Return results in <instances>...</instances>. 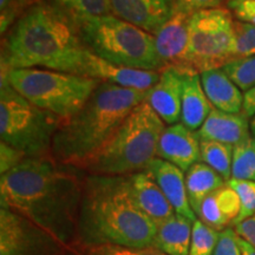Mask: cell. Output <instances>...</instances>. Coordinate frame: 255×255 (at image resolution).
Masks as SVG:
<instances>
[{
	"label": "cell",
	"instance_id": "1",
	"mask_svg": "<svg viewBox=\"0 0 255 255\" xmlns=\"http://www.w3.org/2000/svg\"><path fill=\"white\" fill-rule=\"evenodd\" d=\"M53 158H26L0 177L1 207L25 216L75 248L83 181Z\"/></svg>",
	"mask_w": 255,
	"mask_h": 255
},
{
	"label": "cell",
	"instance_id": "2",
	"mask_svg": "<svg viewBox=\"0 0 255 255\" xmlns=\"http://www.w3.org/2000/svg\"><path fill=\"white\" fill-rule=\"evenodd\" d=\"M88 50L72 14L60 5L38 1L2 40L1 71L37 68L83 76Z\"/></svg>",
	"mask_w": 255,
	"mask_h": 255
},
{
	"label": "cell",
	"instance_id": "3",
	"mask_svg": "<svg viewBox=\"0 0 255 255\" xmlns=\"http://www.w3.org/2000/svg\"><path fill=\"white\" fill-rule=\"evenodd\" d=\"M155 232L156 223L133 202L127 176H84L75 250L107 245L149 247Z\"/></svg>",
	"mask_w": 255,
	"mask_h": 255
},
{
	"label": "cell",
	"instance_id": "4",
	"mask_svg": "<svg viewBox=\"0 0 255 255\" xmlns=\"http://www.w3.org/2000/svg\"><path fill=\"white\" fill-rule=\"evenodd\" d=\"M146 92L101 82L84 107L60 124L52 143V157L81 168L119 130L130 113L146 100Z\"/></svg>",
	"mask_w": 255,
	"mask_h": 255
},
{
	"label": "cell",
	"instance_id": "5",
	"mask_svg": "<svg viewBox=\"0 0 255 255\" xmlns=\"http://www.w3.org/2000/svg\"><path fill=\"white\" fill-rule=\"evenodd\" d=\"M165 123L143 102L130 113L110 141L79 169L89 174L128 176L148 168L157 155Z\"/></svg>",
	"mask_w": 255,
	"mask_h": 255
},
{
	"label": "cell",
	"instance_id": "6",
	"mask_svg": "<svg viewBox=\"0 0 255 255\" xmlns=\"http://www.w3.org/2000/svg\"><path fill=\"white\" fill-rule=\"evenodd\" d=\"M83 41L95 55L127 68L161 71L154 34L114 14L75 17Z\"/></svg>",
	"mask_w": 255,
	"mask_h": 255
},
{
	"label": "cell",
	"instance_id": "7",
	"mask_svg": "<svg viewBox=\"0 0 255 255\" xmlns=\"http://www.w3.org/2000/svg\"><path fill=\"white\" fill-rule=\"evenodd\" d=\"M1 78L34 107L55 115L62 123L77 114L101 84L87 76L37 68L1 71Z\"/></svg>",
	"mask_w": 255,
	"mask_h": 255
},
{
	"label": "cell",
	"instance_id": "8",
	"mask_svg": "<svg viewBox=\"0 0 255 255\" xmlns=\"http://www.w3.org/2000/svg\"><path fill=\"white\" fill-rule=\"evenodd\" d=\"M62 121L34 107L6 79L0 87V137L27 158H53L52 143Z\"/></svg>",
	"mask_w": 255,
	"mask_h": 255
},
{
	"label": "cell",
	"instance_id": "9",
	"mask_svg": "<svg viewBox=\"0 0 255 255\" xmlns=\"http://www.w3.org/2000/svg\"><path fill=\"white\" fill-rule=\"evenodd\" d=\"M233 25L227 8H208L191 14L184 69L201 75L232 63Z\"/></svg>",
	"mask_w": 255,
	"mask_h": 255
},
{
	"label": "cell",
	"instance_id": "10",
	"mask_svg": "<svg viewBox=\"0 0 255 255\" xmlns=\"http://www.w3.org/2000/svg\"><path fill=\"white\" fill-rule=\"evenodd\" d=\"M70 250L25 216L0 208V255H65Z\"/></svg>",
	"mask_w": 255,
	"mask_h": 255
},
{
	"label": "cell",
	"instance_id": "11",
	"mask_svg": "<svg viewBox=\"0 0 255 255\" xmlns=\"http://www.w3.org/2000/svg\"><path fill=\"white\" fill-rule=\"evenodd\" d=\"M83 76L116 87L148 91L159 78V71L127 68L105 60L88 50L83 66Z\"/></svg>",
	"mask_w": 255,
	"mask_h": 255
},
{
	"label": "cell",
	"instance_id": "12",
	"mask_svg": "<svg viewBox=\"0 0 255 255\" xmlns=\"http://www.w3.org/2000/svg\"><path fill=\"white\" fill-rule=\"evenodd\" d=\"M186 72L191 71L167 66L159 71L157 83L146 92L145 102L168 126L181 121V102Z\"/></svg>",
	"mask_w": 255,
	"mask_h": 255
},
{
	"label": "cell",
	"instance_id": "13",
	"mask_svg": "<svg viewBox=\"0 0 255 255\" xmlns=\"http://www.w3.org/2000/svg\"><path fill=\"white\" fill-rule=\"evenodd\" d=\"M113 14L155 34L173 17L175 0H110Z\"/></svg>",
	"mask_w": 255,
	"mask_h": 255
},
{
	"label": "cell",
	"instance_id": "14",
	"mask_svg": "<svg viewBox=\"0 0 255 255\" xmlns=\"http://www.w3.org/2000/svg\"><path fill=\"white\" fill-rule=\"evenodd\" d=\"M156 157L187 171L200 162V137L182 123L165 127L159 137Z\"/></svg>",
	"mask_w": 255,
	"mask_h": 255
},
{
	"label": "cell",
	"instance_id": "15",
	"mask_svg": "<svg viewBox=\"0 0 255 255\" xmlns=\"http://www.w3.org/2000/svg\"><path fill=\"white\" fill-rule=\"evenodd\" d=\"M190 15L175 9L173 17L154 34L156 51L165 68L175 66L186 70L184 62L189 43Z\"/></svg>",
	"mask_w": 255,
	"mask_h": 255
},
{
	"label": "cell",
	"instance_id": "16",
	"mask_svg": "<svg viewBox=\"0 0 255 255\" xmlns=\"http://www.w3.org/2000/svg\"><path fill=\"white\" fill-rule=\"evenodd\" d=\"M145 170L154 177L175 213L195 222L197 216L191 209L188 200L184 171L170 162L158 157L152 159Z\"/></svg>",
	"mask_w": 255,
	"mask_h": 255
},
{
	"label": "cell",
	"instance_id": "17",
	"mask_svg": "<svg viewBox=\"0 0 255 255\" xmlns=\"http://www.w3.org/2000/svg\"><path fill=\"white\" fill-rule=\"evenodd\" d=\"M127 180L133 202L155 223L175 214V210L163 191L148 171L143 170L128 175Z\"/></svg>",
	"mask_w": 255,
	"mask_h": 255
},
{
	"label": "cell",
	"instance_id": "18",
	"mask_svg": "<svg viewBox=\"0 0 255 255\" xmlns=\"http://www.w3.org/2000/svg\"><path fill=\"white\" fill-rule=\"evenodd\" d=\"M196 132L202 139H212L233 146L252 136L250 119L244 113L228 114L214 108Z\"/></svg>",
	"mask_w": 255,
	"mask_h": 255
},
{
	"label": "cell",
	"instance_id": "19",
	"mask_svg": "<svg viewBox=\"0 0 255 255\" xmlns=\"http://www.w3.org/2000/svg\"><path fill=\"white\" fill-rule=\"evenodd\" d=\"M240 208L241 203L237 191L226 183L203 200L196 216L210 228L222 232L229 228L228 226H234Z\"/></svg>",
	"mask_w": 255,
	"mask_h": 255
},
{
	"label": "cell",
	"instance_id": "20",
	"mask_svg": "<svg viewBox=\"0 0 255 255\" xmlns=\"http://www.w3.org/2000/svg\"><path fill=\"white\" fill-rule=\"evenodd\" d=\"M203 90L214 109L228 114H240L244 108V94L223 69L201 73Z\"/></svg>",
	"mask_w": 255,
	"mask_h": 255
},
{
	"label": "cell",
	"instance_id": "21",
	"mask_svg": "<svg viewBox=\"0 0 255 255\" xmlns=\"http://www.w3.org/2000/svg\"><path fill=\"white\" fill-rule=\"evenodd\" d=\"M212 109L213 105L203 90L200 73L186 72L181 102V123L193 131H197Z\"/></svg>",
	"mask_w": 255,
	"mask_h": 255
},
{
	"label": "cell",
	"instance_id": "22",
	"mask_svg": "<svg viewBox=\"0 0 255 255\" xmlns=\"http://www.w3.org/2000/svg\"><path fill=\"white\" fill-rule=\"evenodd\" d=\"M193 223L177 213L156 223L152 246L167 255H189Z\"/></svg>",
	"mask_w": 255,
	"mask_h": 255
},
{
	"label": "cell",
	"instance_id": "23",
	"mask_svg": "<svg viewBox=\"0 0 255 255\" xmlns=\"http://www.w3.org/2000/svg\"><path fill=\"white\" fill-rule=\"evenodd\" d=\"M227 181L218 171L203 162H197L186 171V187L191 209L197 213L201 203L213 191L218 190Z\"/></svg>",
	"mask_w": 255,
	"mask_h": 255
},
{
	"label": "cell",
	"instance_id": "24",
	"mask_svg": "<svg viewBox=\"0 0 255 255\" xmlns=\"http://www.w3.org/2000/svg\"><path fill=\"white\" fill-rule=\"evenodd\" d=\"M233 149V145L200 138V161L218 171L226 181H229L232 178Z\"/></svg>",
	"mask_w": 255,
	"mask_h": 255
},
{
	"label": "cell",
	"instance_id": "25",
	"mask_svg": "<svg viewBox=\"0 0 255 255\" xmlns=\"http://www.w3.org/2000/svg\"><path fill=\"white\" fill-rule=\"evenodd\" d=\"M232 178L255 181V137L253 135L234 145Z\"/></svg>",
	"mask_w": 255,
	"mask_h": 255
},
{
	"label": "cell",
	"instance_id": "26",
	"mask_svg": "<svg viewBox=\"0 0 255 255\" xmlns=\"http://www.w3.org/2000/svg\"><path fill=\"white\" fill-rule=\"evenodd\" d=\"M255 56V25L234 20L233 25V62Z\"/></svg>",
	"mask_w": 255,
	"mask_h": 255
},
{
	"label": "cell",
	"instance_id": "27",
	"mask_svg": "<svg viewBox=\"0 0 255 255\" xmlns=\"http://www.w3.org/2000/svg\"><path fill=\"white\" fill-rule=\"evenodd\" d=\"M220 238V232L210 228L199 219L193 223L189 255H213Z\"/></svg>",
	"mask_w": 255,
	"mask_h": 255
},
{
	"label": "cell",
	"instance_id": "28",
	"mask_svg": "<svg viewBox=\"0 0 255 255\" xmlns=\"http://www.w3.org/2000/svg\"><path fill=\"white\" fill-rule=\"evenodd\" d=\"M57 2L75 17H102L113 14L110 0H57Z\"/></svg>",
	"mask_w": 255,
	"mask_h": 255
},
{
	"label": "cell",
	"instance_id": "29",
	"mask_svg": "<svg viewBox=\"0 0 255 255\" xmlns=\"http://www.w3.org/2000/svg\"><path fill=\"white\" fill-rule=\"evenodd\" d=\"M241 91H248L255 87V56L239 59L222 68Z\"/></svg>",
	"mask_w": 255,
	"mask_h": 255
},
{
	"label": "cell",
	"instance_id": "30",
	"mask_svg": "<svg viewBox=\"0 0 255 255\" xmlns=\"http://www.w3.org/2000/svg\"><path fill=\"white\" fill-rule=\"evenodd\" d=\"M227 184L237 191L239 199H240V213H239V216L234 222V226H237L245 220L255 215V181L231 178L227 181Z\"/></svg>",
	"mask_w": 255,
	"mask_h": 255
},
{
	"label": "cell",
	"instance_id": "31",
	"mask_svg": "<svg viewBox=\"0 0 255 255\" xmlns=\"http://www.w3.org/2000/svg\"><path fill=\"white\" fill-rule=\"evenodd\" d=\"M36 4L34 0H0V31L1 34L13 26L15 21L24 14L28 5Z\"/></svg>",
	"mask_w": 255,
	"mask_h": 255
},
{
	"label": "cell",
	"instance_id": "32",
	"mask_svg": "<svg viewBox=\"0 0 255 255\" xmlns=\"http://www.w3.org/2000/svg\"><path fill=\"white\" fill-rule=\"evenodd\" d=\"M84 255H167L154 246L149 247H130L119 245L92 247L82 251Z\"/></svg>",
	"mask_w": 255,
	"mask_h": 255
},
{
	"label": "cell",
	"instance_id": "33",
	"mask_svg": "<svg viewBox=\"0 0 255 255\" xmlns=\"http://www.w3.org/2000/svg\"><path fill=\"white\" fill-rule=\"evenodd\" d=\"M27 157L18 149L0 142V174L4 175L17 167Z\"/></svg>",
	"mask_w": 255,
	"mask_h": 255
},
{
	"label": "cell",
	"instance_id": "34",
	"mask_svg": "<svg viewBox=\"0 0 255 255\" xmlns=\"http://www.w3.org/2000/svg\"><path fill=\"white\" fill-rule=\"evenodd\" d=\"M213 255H242L235 229L226 228L225 231L220 232L218 245Z\"/></svg>",
	"mask_w": 255,
	"mask_h": 255
},
{
	"label": "cell",
	"instance_id": "35",
	"mask_svg": "<svg viewBox=\"0 0 255 255\" xmlns=\"http://www.w3.org/2000/svg\"><path fill=\"white\" fill-rule=\"evenodd\" d=\"M228 6L238 20L255 25V0H229Z\"/></svg>",
	"mask_w": 255,
	"mask_h": 255
},
{
	"label": "cell",
	"instance_id": "36",
	"mask_svg": "<svg viewBox=\"0 0 255 255\" xmlns=\"http://www.w3.org/2000/svg\"><path fill=\"white\" fill-rule=\"evenodd\" d=\"M223 0H175V9L193 14L197 11L220 7Z\"/></svg>",
	"mask_w": 255,
	"mask_h": 255
},
{
	"label": "cell",
	"instance_id": "37",
	"mask_svg": "<svg viewBox=\"0 0 255 255\" xmlns=\"http://www.w3.org/2000/svg\"><path fill=\"white\" fill-rule=\"evenodd\" d=\"M235 232L255 248V215L235 226Z\"/></svg>",
	"mask_w": 255,
	"mask_h": 255
},
{
	"label": "cell",
	"instance_id": "38",
	"mask_svg": "<svg viewBox=\"0 0 255 255\" xmlns=\"http://www.w3.org/2000/svg\"><path fill=\"white\" fill-rule=\"evenodd\" d=\"M244 113L248 119H253L255 116V87L244 94Z\"/></svg>",
	"mask_w": 255,
	"mask_h": 255
},
{
	"label": "cell",
	"instance_id": "39",
	"mask_svg": "<svg viewBox=\"0 0 255 255\" xmlns=\"http://www.w3.org/2000/svg\"><path fill=\"white\" fill-rule=\"evenodd\" d=\"M238 244L241 250L242 255H255V248L252 246L250 242L244 240V239L239 237V235H238Z\"/></svg>",
	"mask_w": 255,
	"mask_h": 255
},
{
	"label": "cell",
	"instance_id": "40",
	"mask_svg": "<svg viewBox=\"0 0 255 255\" xmlns=\"http://www.w3.org/2000/svg\"><path fill=\"white\" fill-rule=\"evenodd\" d=\"M251 132L255 137V116L251 121Z\"/></svg>",
	"mask_w": 255,
	"mask_h": 255
},
{
	"label": "cell",
	"instance_id": "41",
	"mask_svg": "<svg viewBox=\"0 0 255 255\" xmlns=\"http://www.w3.org/2000/svg\"><path fill=\"white\" fill-rule=\"evenodd\" d=\"M65 255H84V254L81 253V252L77 250H75V248H72V250H70Z\"/></svg>",
	"mask_w": 255,
	"mask_h": 255
}]
</instances>
